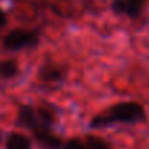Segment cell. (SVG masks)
I'll list each match as a JSON object with an SVG mask.
<instances>
[{"instance_id":"9","label":"cell","mask_w":149,"mask_h":149,"mask_svg":"<svg viewBox=\"0 0 149 149\" xmlns=\"http://www.w3.org/2000/svg\"><path fill=\"white\" fill-rule=\"evenodd\" d=\"M86 145L88 149H113L111 143L100 136H95V134H86L85 139H82Z\"/></svg>"},{"instance_id":"10","label":"cell","mask_w":149,"mask_h":149,"mask_svg":"<svg viewBox=\"0 0 149 149\" xmlns=\"http://www.w3.org/2000/svg\"><path fill=\"white\" fill-rule=\"evenodd\" d=\"M61 149H88V148L82 139L73 137V139H69L67 142H64Z\"/></svg>"},{"instance_id":"4","label":"cell","mask_w":149,"mask_h":149,"mask_svg":"<svg viewBox=\"0 0 149 149\" xmlns=\"http://www.w3.org/2000/svg\"><path fill=\"white\" fill-rule=\"evenodd\" d=\"M66 76H67V69L60 63H54V61L42 63L38 70V79L42 84H48V85L63 84Z\"/></svg>"},{"instance_id":"11","label":"cell","mask_w":149,"mask_h":149,"mask_svg":"<svg viewBox=\"0 0 149 149\" xmlns=\"http://www.w3.org/2000/svg\"><path fill=\"white\" fill-rule=\"evenodd\" d=\"M6 24H8V16H6L5 10L0 8V29H2L3 26H6Z\"/></svg>"},{"instance_id":"7","label":"cell","mask_w":149,"mask_h":149,"mask_svg":"<svg viewBox=\"0 0 149 149\" xmlns=\"http://www.w3.org/2000/svg\"><path fill=\"white\" fill-rule=\"evenodd\" d=\"M6 149H32V142L22 133H9L5 143Z\"/></svg>"},{"instance_id":"2","label":"cell","mask_w":149,"mask_h":149,"mask_svg":"<svg viewBox=\"0 0 149 149\" xmlns=\"http://www.w3.org/2000/svg\"><path fill=\"white\" fill-rule=\"evenodd\" d=\"M57 121V110L51 104H42L38 107L24 104L18 110L16 124L29 130L32 134L42 132H53Z\"/></svg>"},{"instance_id":"6","label":"cell","mask_w":149,"mask_h":149,"mask_svg":"<svg viewBox=\"0 0 149 149\" xmlns=\"http://www.w3.org/2000/svg\"><path fill=\"white\" fill-rule=\"evenodd\" d=\"M32 136L35 139V143L41 149H61L63 148L61 137L56 134L54 132H42V133H37Z\"/></svg>"},{"instance_id":"5","label":"cell","mask_w":149,"mask_h":149,"mask_svg":"<svg viewBox=\"0 0 149 149\" xmlns=\"http://www.w3.org/2000/svg\"><path fill=\"white\" fill-rule=\"evenodd\" d=\"M146 0H113L111 10L116 15L136 19L143 13Z\"/></svg>"},{"instance_id":"12","label":"cell","mask_w":149,"mask_h":149,"mask_svg":"<svg viewBox=\"0 0 149 149\" xmlns=\"http://www.w3.org/2000/svg\"><path fill=\"white\" fill-rule=\"evenodd\" d=\"M0 142H2V133H0Z\"/></svg>"},{"instance_id":"3","label":"cell","mask_w":149,"mask_h":149,"mask_svg":"<svg viewBox=\"0 0 149 149\" xmlns=\"http://www.w3.org/2000/svg\"><path fill=\"white\" fill-rule=\"evenodd\" d=\"M40 44V32L34 29L16 28L3 38V48L6 51H22L34 48Z\"/></svg>"},{"instance_id":"8","label":"cell","mask_w":149,"mask_h":149,"mask_svg":"<svg viewBox=\"0 0 149 149\" xmlns=\"http://www.w3.org/2000/svg\"><path fill=\"white\" fill-rule=\"evenodd\" d=\"M19 73V66L18 61L13 58L5 60L0 63V78L8 81V79H13L16 74Z\"/></svg>"},{"instance_id":"1","label":"cell","mask_w":149,"mask_h":149,"mask_svg":"<svg viewBox=\"0 0 149 149\" xmlns=\"http://www.w3.org/2000/svg\"><path fill=\"white\" fill-rule=\"evenodd\" d=\"M146 121L145 107L136 101L117 102L102 113L94 116L89 121V129H108L114 124H139Z\"/></svg>"}]
</instances>
